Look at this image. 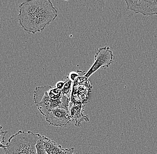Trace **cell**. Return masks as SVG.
<instances>
[{
  "instance_id": "1",
  "label": "cell",
  "mask_w": 157,
  "mask_h": 154,
  "mask_svg": "<svg viewBox=\"0 0 157 154\" xmlns=\"http://www.w3.org/2000/svg\"><path fill=\"white\" fill-rule=\"evenodd\" d=\"M19 7V25L29 33L41 32L58 16V9L49 0L26 1Z\"/></svg>"
},
{
  "instance_id": "2",
  "label": "cell",
  "mask_w": 157,
  "mask_h": 154,
  "mask_svg": "<svg viewBox=\"0 0 157 154\" xmlns=\"http://www.w3.org/2000/svg\"><path fill=\"white\" fill-rule=\"evenodd\" d=\"M41 135L19 131L10 137L1 147L5 154H37L36 144Z\"/></svg>"
},
{
  "instance_id": "3",
  "label": "cell",
  "mask_w": 157,
  "mask_h": 154,
  "mask_svg": "<svg viewBox=\"0 0 157 154\" xmlns=\"http://www.w3.org/2000/svg\"><path fill=\"white\" fill-rule=\"evenodd\" d=\"M90 81L84 77H78L73 82L71 102L74 104H83L89 98L91 90Z\"/></svg>"
},
{
  "instance_id": "4",
  "label": "cell",
  "mask_w": 157,
  "mask_h": 154,
  "mask_svg": "<svg viewBox=\"0 0 157 154\" xmlns=\"http://www.w3.org/2000/svg\"><path fill=\"white\" fill-rule=\"evenodd\" d=\"M113 52L109 47L98 48L95 56L94 62L88 71L84 74V77L88 79L100 68H108L113 62Z\"/></svg>"
},
{
  "instance_id": "5",
  "label": "cell",
  "mask_w": 157,
  "mask_h": 154,
  "mask_svg": "<svg viewBox=\"0 0 157 154\" xmlns=\"http://www.w3.org/2000/svg\"><path fill=\"white\" fill-rule=\"evenodd\" d=\"M49 86H38L34 91V98L39 111L44 116L51 110L57 108L56 106L49 93Z\"/></svg>"
},
{
  "instance_id": "6",
  "label": "cell",
  "mask_w": 157,
  "mask_h": 154,
  "mask_svg": "<svg viewBox=\"0 0 157 154\" xmlns=\"http://www.w3.org/2000/svg\"><path fill=\"white\" fill-rule=\"evenodd\" d=\"M127 9L145 16L157 14V0H126Z\"/></svg>"
},
{
  "instance_id": "7",
  "label": "cell",
  "mask_w": 157,
  "mask_h": 154,
  "mask_svg": "<svg viewBox=\"0 0 157 154\" xmlns=\"http://www.w3.org/2000/svg\"><path fill=\"white\" fill-rule=\"evenodd\" d=\"M44 116L46 121L54 126H66L72 121L70 112L63 108L51 110L46 112Z\"/></svg>"
},
{
  "instance_id": "8",
  "label": "cell",
  "mask_w": 157,
  "mask_h": 154,
  "mask_svg": "<svg viewBox=\"0 0 157 154\" xmlns=\"http://www.w3.org/2000/svg\"><path fill=\"white\" fill-rule=\"evenodd\" d=\"M85 107L83 104H72L70 109V115L72 121L74 123L76 126L80 127L82 122L85 121H89V119L83 114V108Z\"/></svg>"
},
{
  "instance_id": "9",
  "label": "cell",
  "mask_w": 157,
  "mask_h": 154,
  "mask_svg": "<svg viewBox=\"0 0 157 154\" xmlns=\"http://www.w3.org/2000/svg\"><path fill=\"white\" fill-rule=\"evenodd\" d=\"M44 147L48 154H59L64 148L58 143H56L44 135H42Z\"/></svg>"
},
{
  "instance_id": "10",
  "label": "cell",
  "mask_w": 157,
  "mask_h": 154,
  "mask_svg": "<svg viewBox=\"0 0 157 154\" xmlns=\"http://www.w3.org/2000/svg\"><path fill=\"white\" fill-rule=\"evenodd\" d=\"M7 131H2L1 130V147L4 146L3 143H4L5 140V136L6 134L7 133Z\"/></svg>"
},
{
  "instance_id": "11",
  "label": "cell",
  "mask_w": 157,
  "mask_h": 154,
  "mask_svg": "<svg viewBox=\"0 0 157 154\" xmlns=\"http://www.w3.org/2000/svg\"><path fill=\"white\" fill-rule=\"evenodd\" d=\"M74 154V152H73V153H72V154Z\"/></svg>"
}]
</instances>
